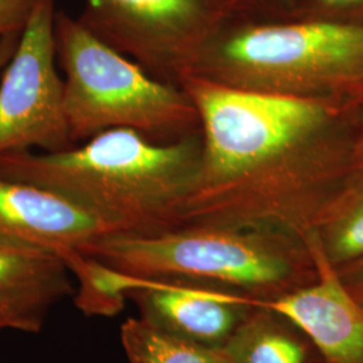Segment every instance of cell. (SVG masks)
<instances>
[{"label": "cell", "mask_w": 363, "mask_h": 363, "mask_svg": "<svg viewBox=\"0 0 363 363\" xmlns=\"http://www.w3.org/2000/svg\"><path fill=\"white\" fill-rule=\"evenodd\" d=\"M202 128L183 225L269 228L306 238L357 159L363 97L295 99L190 74Z\"/></svg>", "instance_id": "6da1fadb"}, {"label": "cell", "mask_w": 363, "mask_h": 363, "mask_svg": "<svg viewBox=\"0 0 363 363\" xmlns=\"http://www.w3.org/2000/svg\"><path fill=\"white\" fill-rule=\"evenodd\" d=\"M202 155L193 135L157 143L132 130H109L60 152L0 156V175L72 198L113 233L154 234L179 226Z\"/></svg>", "instance_id": "7a4b0ae2"}, {"label": "cell", "mask_w": 363, "mask_h": 363, "mask_svg": "<svg viewBox=\"0 0 363 363\" xmlns=\"http://www.w3.org/2000/svg\"><path fill=\"white\" fill-rule=\"evenodd\" d=\"M117 271L272 301L315 283L307 238L269 228L183 225L154 234H105L79 249Z\"/></svg>", "instance_id": "3957f363"}, {"label": "cell", "mask_w": 363, "mask_h": 363, "mask_svg": "<svg viewBox=\"0 0 363 363\" xmlns=\"http://www.w3.org/2000/svg\"><path fill=\"white\" fill-rule=\"evenodd\" d=\"M237 13L194 73L240 91L295 99L363 97V26L298 18L249 21Z\"/></svg>", "instance_id": "277c9868"}, {"label": "cell", "mask_w": 363, "mask_h": 363, "mask_svg": "<svg viewBox=\"0 0 363 363\" xmlns=\"http://www.w3.org/2000/svg\"><path fill=\"white\" fill-rule=\"evenodd\" d=\"M54 34L74 145L117 128L169 143L190 136L199 125L198 111L186 91L148 74L93 35L77 18L57 11Z\"/></svg>", "instance_id": "5b68a950"}, {"label": "cell", "mask_w": 363, "mask_h": 363, "mask_svg": "<svg viewBox=\"0 0 363 363\" xmlns=\"http://www.w3.org/2000/svg\"><path fill=\"white\" fill-rule=\"evenodd\" d=\"M242 0H84L78 21L152 77L179 86Z\"/></svg>", "instance_id": "8992f818"}, {"label": "cell", "mask_w": 363, "mask_h": 363, "mask_svg": "<svg viewBox=\"0 0 363 363\" xmlns=\"http://www.w3.org/2000/svg\"><path fill=\"white\" fill-rule=\"evenodd\" d=\"M55 0H38L0 79V156L60 152L74 143L55 50Z\"/></svg>", "instance_id": "52a82bcc"}, {"label": "cell", "mask_w": 363, "mask_h": 363, "mask_svg": "<svg viewBox=\"0 0 363 363\" xmlns=\"http://www.w3.org/2000/svg\"><path fill=\"white\" fill-rule=\"evenodd\" d=\"M306 238L318 262V280L262 304L298 325L311 340L318 363H363V306L325 259L315 235Z\"/></svg>", "instance_id": "ba28073f"}, {"label": "cell", "mask_w": 363, "mask_h": 363, "mask_svg": "<svg viewBox=\"0 0 363 363\" xmlns=\"http://www.w3.org/2000/svg\"><path fill=\"white\" fill-rule=\"evenodd\" d=\"M130 298L148 323L211 349H223L256 304L211 286L152 279H145Z\"/></svg>", "instance_id": "9c48e42d"}, {"label": "cell", "mask_w": 363, "mask_h": 363, "mask_svg": "<svg viewBox=\"0 0 363 363\" xmlns=\"http://www.w3.org/2000/svg\"><path fill=\"white\" fill-rule=\"evenodd\" d=\"M112 233L108 223L72 198L0 175V235L62 253Z\"/></svg>", "instance_id": "30bf717a"}, {"label": "cell", "mask_w": 363, "mask_h": 363, "mask_svg": "<svg viewBox=\"0 0 363 363\" xmlns=\"http://www.w3.org/2000/svg\"><path fill=\"white\" fill-rule=\"evenodd\" d=\"M60 253L0 235V331H42L52 307L74 295Z\"/></svg>", "instance_id": "8fae6325"}, {"label": "cell", "mask_w": 363, "mask_h": 363, "mask_svg": "<svg viewBox=\"0 0 363 363\" xmlns=\"http://www.w3.org/2000/svg\"><path fill=\"white\" fill-rule=\"evenodd\" d=\"M223 350L230 363H318L308 337L262 303L253 306Z\"/></svg>", "instance_id": "7c38bea8"}, {"label": "cell", "mask_w": 363, "mask_h": 363, "mask_svg": "<svg viewBox=\"0 0 363 363\" xmlns=\"http://www.w3.org/2000/svg\"><path fill=\"white\" fill-rule=\"evenodd\" d=\"M334 268L363 257V157H357L311 232Z\"/></svg>", "instance_id": "4fadbf2b"}, {"label": "cell", "mask_w": 363, "mask_h": 363, "mask_svg": "<svg viewBox=\"0 0 363 363\" xmlns=\"http://www.w3.org/2000/svg\"><path fill=\"white\" fill-rule=\"evenodd\" d=\"M60 255L77 281L73 301L86 316H116L124 310L130 292L145 280L117 271L76 249Z\"/></svg>", "instance_id": "5bb4252c"}, {"label": "cell", "mask_w": 363, "mask_h": 363, "mask_svg": "<svg viewBox=\"0 0 363 363\" xmlns=\"http://www.w3.org/2000/svg\"><path fill=\"white\" fill-rule=\"evenodd\" d=\"M120 337L130 363H230L223 349L171 335L142 318L127 319Z\"/></svg>", "instance_id": "9a60e30c"}, {"label": "cell", "mask_w": 363, "mask_h": 363, "mask_svg": "<svg viewBox=\"0 0 363 363\" xmlns=\"http://www.w3.org/2000/svg\"><path fill=\"white\" fill-rule=\"evenodd\" d=\"M295 15L363 26V0H304Z\"/></svg>", "instance_id": "2e32d148"}, {"label": "cell", "mask_w": 363, "mask_h": 363, "mask_svg": "<svg viewBox=\"0 0 363 363\" xmlns=\"http://www.w3.org/2000/svg\"><path fill=\"white\" fill-rule=\"evenodd\" d=\"M38 0H0V38L22 34Z\"/></svg>", "instance_id": "e0dca14e"}, {"label": "cell", "mask_w": 363, "mask_h": 363, "mask_svg": "<svg viewBox=\"0 0 363 363\" xmlns=\"http://www.w3.org/2000/svg\"><path fill=\"white\" fill-rule=\"evenodd\" d=\"M335 269L340 280L354 298L363 295V257Z\"/></svg>", "instance_id": "ac0fdd59"}, {"label": "cell", "mask_w": 363, "mask_h": 363, "mask_svg": "<svg viewBox=\"0 0 363 363\" xmlns=\"http://www.w3.org/2000/svg\"><path fill=\"white\" fill-rule=\"evenodd\" d=\"M247 13L256 9H259V6H268V4H274V9L280 10V11H288V13H295V7H296V0H242Z\"/></svg>", "instance_id": "d6986e66"}, {"label": "cell", "mask_w": 363, "mask_h": 363, "mask_svg": "<svg viewBox=\"0 0 363 363\" xmlns=\"http://www.w3.org/2000/svg\"><path fill=\"white\" fill-rule=\"evenodd\" d=\"M21 34H13L0 38V72L10 62L15 49L19 43Z\"/></svg>", "instance_id": "ffe728a7"}, {"label": "cell", "mask_w": 363, "mask_h": 363, "mask_svg": "<svg viewBox=\"0 0 363 363\" xmlns=\"http://www.w3.org/2000/svg\"><path fill=\"white\" fill-rule=\"evenodd\" d=\"M357 157H363V103L359 115V125H358V139H357Z\"/></svg>", "instance_id": "44dd1931"}, {"label": "cell", "mask_w": 363, "mask_h": 363, "mask_svg": "<svg viewBox=\"0 0 363 363\" xmlns=\"http://www.w3.org/2000/svg\"><path fill=\"white\" fill-rule=\"evenodd\" d=\"M355 298H357V300H358V301H359V303L363 306V295H361V296H357Z\"/></svg>", "instance_id": "7402d4cb"}]
</instances>
